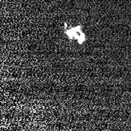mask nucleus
<instances>
[{
	"label": "nucleus",
	"mask_w": 131,
	"mask_h": 131,
	"mask_svg": "<svg viewBox=\"0 0 131 131\" xmlns=\"http://www.w3.org/2000/svg\"><path fill=\"white\" fill-rule=\"evenodd\" d=\"M81 31H82L81 25H78V26H75L74 28H65V31H64L67 37L70 40H73V39L76 40L78 35H79V33Z\"/></svg>",
	"instance_id": "f257e3e1"
},
{
	"label": "nucleus",
	"mask_w": 131,
	"mask_h": 131,
	"mask_svg": "<svg viewBox=\"0 0 131 131\" xmlns=\"http://www.w3.org/2000/svg\"><path fill=\"white\" fill-rule=\"evenodd\" d=\"M86 36L85 33L83 32V31H81L79 33V35H78V37L76 39V40H77V42H78V43L79 45H82L83 42L86 41Z\"/></svg>",
	"instance_id": "f03ea898"
}]
</instances>
